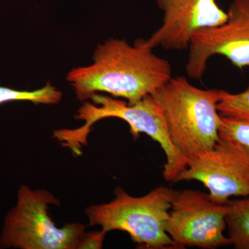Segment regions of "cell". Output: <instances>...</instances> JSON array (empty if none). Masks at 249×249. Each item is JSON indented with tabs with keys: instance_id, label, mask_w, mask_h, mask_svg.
Segmentation results:
<instances>
[{
	"instance_id": "obj_1",
	"label": "cell",
	"mask_w": 249,
	"mask_h": 249,
	"mask_svg": "<svg viewBox=\"0 0 249 249\" xmlns=\"http://www.w3.org/2000/svg\"><path fill=\"white\" fill-rule=\"evenodd\" d=\"M152 51L144 39L130 45L111 37L97 46L92 63L72 69L67 80L82 102L101 92L136 102L172 78L170 62Z\"/></svg>"
},
{
	"instance_id": "obj_2",
	"label": "cell",
	"mask_w": 249,
	"mask_h": 249,
	"mask_svg": "<svg viewBox=\"0 0 249 249\" xmlns=\"http://www.w3.org/2000/svg\"><path fill=\"white\" fill-rule=\"evenodd\" d=\"M91 102L85 101L77 110L75 119L85 121L76 129H61L53 132V137L75 155L82 154V147L88 145V139L93 124L107 118L125 121L134 139L144 133L158 142L166 156L163 177L166 181L175 182L178 174L186 169L188 161L177 150L168 133V126L161 107L151 95H146L134 103L122 101L96 93Z\"/></svg>"
},
{
	"instance_id": "obj_3",
	"label": "cell",
	"mask_w": 249,
	"mask_h": 249,
	"mask_svg": "<svg viewBox=\"0 0 249 249\" xmlns=\"http://www.w3.org/2000/svg\"><path fill=\"white\" fill-rule=\"evenodd\" d=\"M150 95L163 110L173 145L188 162L215 145L219 138L220 90L200 89L178 76Z\"/></svg>"
},
{
	"instance_id": "obj_4",
	"label": "cell",
	"mask_w": 249,
	"mask_h": 249,
	"mask_svg": "<svg viewBox=\"0 0 249 249\" xmlns=\"http://www.w3.org/2000/svg\"><path fill=\"white\" fill-rule=\"evenodd\" d=\"M175 190L159 186L142 196H129L116 188L109 202L85 210L89 226H99L107 233L127 232L132 241L150 249H178L166 232Z\"/></svg>"
},
{
	"instance_id": "obj_5",
	"label": "cell",
	"mask_w": 249,
	"mask_h": 249,
	"mask_svg": "<svg viewBox=\"0 0 249 249\" xmlns=\"http://www.w3.org/2000/svg\"><path fill=\"white\" fill-rule=\"evenodd\" d=\"M60 204L50 192L21 185L16 206L4 218L0 249H78L86 227L81 223L57 227L49 208Z\"/></svg>"
},
{
	"instance_id": "obj_6",
	"label": "cell",
	"mask_w": 249,
	"mask_h": 249,
	"mask_svg": "<svg viewBox=\"0 0 249 249\" xmlns=\"http://www.w3.org/2000/svg\"><path fill=\"white\" fill-rule=\"evenodd\" d=\"M228 203L196 190L175 191L166 232L178 249H214L231 245L227 229Z\"/></svg>"
},
{
	"instance_id": "obj_7",
	"label": "cell",
	"mask_w": 249,
	"mask_h": 249,
	"mask_svg": "<svg viewBox=\"0 0 249 249\" xmlns=\"http://www.w3.org/2000/svg\"><path fill=\"white\" fill-rule=\"evenodd\" d=\"M226 22L193 33L186 62L187 75L200 80L214 55H222L240 70L249 67V0H233Z\"/></svg>"
},
{
	"instance_id": "obj_8",
	"label": "cell",
	"mask_w": 249,
	"mask_h": 249,
	"mask_svg": "<svg viewBox=\"0 0 249 249\" xmlns=\"http://www.w3.org/2000/svg\"><path fill=\"white\" fill-rule=\"evenodd\" d=\"M200 181L210 196L226 203L231 196H249V154L234 141L219 136L213 147L190 160L175 183Z\"/></svg>"
},
{
	"instance_id": "obj_9",
	"label": "cell",
	"mask_w": 249,
	"mask_h": 249,
	"mask_svg": "<svg viewBox=\"0 0 249 249\" xmlns=\"http://www.w3.org/2000/svg\"><path fill=\"white\" fill-rule=\"evenodd\" d=\"M163 12L160 27L145 40L152 49H188L193 33L226 22L227 13L216 0H156Z\"/></svg>"
},
{
	"instance_id": "obj_10",
	"label": "cell",
	"mask_w": 249,
	"mask_h": 249,
	"mask_svg": "<svg viewBox=\"0 0 249 249\" xmlns=\"http://www.w3.org/2000/svg\"><path fill=\"white\" fill-rule=\"evenodd\" d=\"M226 222L231 245L237 249H249V196L228 202Z\"/></svg>"
},
{
	"instance_id": "obj_11",
	"label": "cell",
	"mask_w": 249,
	"mask_h": 249,
	"mask_svg": "<svg viewBox=\"0 0 249 249\" xmlns=\"http://www.w3.org/2000/svg\"><path fill=\"white\" fill-rule=\"evenodd\" d=\"M62 93L50 83L34 91H22L0 86V106L14 101H29L34 104L55 105L60 102Z\"/></svg>"
},
{
	"instance_id": "obj_12",
	"label": "cell",
	"mask_w": 249,
	"mask_h": 249,
	"mask_svg": "<svg viewBox=\"0 0 249 249\" xmlns=\"http://www.w3.org/2000/svg\"><path fill=\"white\" fill-rule=\"evenodd\" d=\"M217 109L221 116L249 119V85L245 91L238 93L220 89Z\"/></svg>"
},
{
	"instance_id": "obj_13",
	"label": "cell",
	"mask_w": 249,
	"mask_h": 249,
	"mask_svg": "<svg viewBox=\"0 0 249 249\" xmlns=\"http://www.w3.org/2000/svg\"><path fill=\"white\" fill-rule=\"evenodd\" d=\"M219 133L240 144L249 154V119L221 116Z\"/></svg>"
},
{
	"instance_id": "obj_14",
	"label": "cell",
	"mask_w": 249,
	"mask_h": 249,
	"mask_svg": "<svg viewBox=\"0 0 249 249\" xmlns=\"http://www.w3.org/2000/svg\"><path fill=\"white\" fill-rule=\"evenodd\" d=\"M106 234L103 230L96 232H85L80 241L78 249H102Z\"/></svg>"
}]
</instances>
